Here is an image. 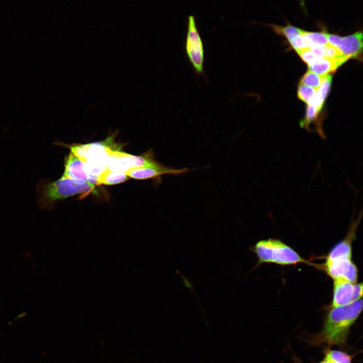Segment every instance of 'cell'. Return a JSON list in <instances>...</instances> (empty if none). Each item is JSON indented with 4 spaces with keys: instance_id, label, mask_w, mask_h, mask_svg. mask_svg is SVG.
I'll return each instance as SVG.
<instances>
[{
    "instance_id": "obj_1",
    "label": "cell",
    "mask_w": 363,
    "mask_h": 363,
    "mask_svg": "<svg viewBox=\"0 0 363 363\" xmlns=\"http://www.w3.org/2000/svg\"><path fill=\"white\" fill-rule=\"evenodd\" d=\"M362 304L361 298L344 306L332 307L319 335L320 340L330 345L344 343L351 326L362 311Z\"/></svg>"
},
{
    "instance_id": "obj_2",
    "label": "cell",
    "mask_w": 363,
    "mask_h": 363,
    "mask_svg": "<svg viewBox=\"0 0 363 363\" xmlns=\"http://www.w3.org/2000/svg\"><path fill=\"white\" fill-rule=\"evenodd\" d=\"M93 187V184L89 182L77 184L63 176L54 181L42 179L36 185V203L40 209L50 211L58 200L89 192Z\"/></svg>"
},
{
    "instance_id": "obj_3",
    "label": "cell",
    "mask_w": 363,
    "mask_h": 363,
    "mask_svg": "<svg viewBox=\"0 0 363 363\" xmlns=\"http://www.w3.org/2000/svg\"><path fill=\"white\" fill-rule=\"evenodd\" d=\"M258 258L256 267L265 263L281 265L297 263L310 264L302 258L294 249L279 239L269 238L258 241L250 248Z\"/></svg>"
},
{
    "instance_id": "obj_4",
    "label": "cell",
    "mask_w": 363,
    "mask_h": 363,
    "mask_svg": "<svg viewBox=\"0 0 363 363\" xmlns=\"http://www.w3.org/2000/svg\"><path fill=\"white\" fill-rule=\"evenodd\" d=\"M113 134L100 142L67 145L58 141L54 144L69 148L71 152L85 163L88 175L91 177L97 175L98 177L106 168L107 149L113 143Z\"/></svg>"
},
{
    "instance_id": "obj_5",
    "label": "cell",
    "mask_w": 363,
    "mask_h": 363,
    "mask_svg": "<svg viewBox=\"0 0 363 363\" xmlns=\"http://www.w3.org/2000/svg\"><path fill=\"white\" fill-rule=\"evenodd\" d=\"M185 49L186 56L197 76L206 78L204 69V44L197 26L195 17L193 15L188 17Z\"/></svg>"
},
{
    "instance_id": "obj_6",
    "label": "cell",
    "mask_w": 363,
    "mask_h": 363,
    "mask_svg": "<svg viewBox=\"0 0 363 363\" xmlns=\"http://www.w3.org/2000/svg\"><path fill=\"white\" fill-rule=\"evenodd\" d=\"M157 163L149 157L139 156L124 152L107 149L106 167L110 169L125 172L134 168L148 167Z\"/></svg>"
},
{
    "instance_id": "obj_7",
    "label": "cell",
    "mask_w": 363,
    "mask_h": 363,
    "mask_svg": "<svg viewBox=\"0 0 363 363\" xmlns=\"http://www.w3.org/2000/svg\"><path fill=\"white\" fill-rule=\"evenodd\" d=\"M362 283H352L345 280H334L332 307H339L361 298Z\"/></svg>"
},
{
    "instance_id": "obj_8",
    "label": "cell",
    "mask_w": 363,
    "mask_h": 363,
    "mask_svg": "<svg viewBox=\"0 0 363 363\" xmlns=\"http://www.w3.org/2000/svg\"><path fill=\"white\" fill-rule=\"evenodd\" d=\"M325 269L333 280L341 279L352 283H356L358 270L351 258H339L326 261Z\"/></svg>"
},
{
    "instance_id": "obj_9",
    "label": "cell",
    "mask_w": 363,
    "mask_h": 363,
    "mask_svg": "<svg viewBox=\"0 0 363 363\" xmlns=\"http://www.w3.org/2000/svg\"><path fill=\"white\" fill-rule=\"evenodd\" d=\"M188 168L175 169L165 166L159 163L148 166L134 168L129 169L125 173L129 176L135 179H146L159 177L164 174L180 175L186 173Z\"/></svg>"
},
{
    "instance_id": "obj_10",
    "label": "cell",
    "mask_w": 363,
    "mask_h": 363,
    "mask_svg": "<svg viewBox=\"0 0 363 363\" xmlns=\"http://www.w3.org/2000/svg\"><path fill=\"white\" fill-rule=\"evenodd\" d=\"M64 172L62 176L68 178L77 184L88 182V176L85 169V163L72 152L65 158Z\"/></svg>"
},
{
    "instance_id": "obj_11",
    "label": "cell",
    "mask_w": 363,
    "mask_h": 363,
    "mask_svg": "<svg viewBox=\"0 0 363 363\" xmlns=\"http://www.w3.org/2000/svg\"><path fill=\"white\" fill-rule=\"evenodd\" d=\"M336 47L348 59L358 57L362 50V31H357L346 36H341Z\"/></svg>"
},
{
    "instance_id": "obj_12",
    "label": "cell",
    "mask_w": 363,
    "mask_h": 363,
    "mask_svg": "<svg viewBox=\"0 0 363 363\" xmlns=\"http://www.w3.org/2000/svg\"><path fill=\"white\" fill-rule=\"evenodd\" d=\"M346 60L344 58L319 57L314 63L308 65L309 70L320 75L326 76L334 71Z\"/></svg>"
},
{
    "instance_id": "obj_13",
    "label": "cell",
    "mask_w": 363,
    "mask_h": 363,
    "mask_svg": "<svg viewBox=\"0 0 363 363\" xmlns=\"http://www.w3.org/2000/svg\"><path fill=\"white\" fill-rule=\"evenodd\" d=\"M128 176L123 171L106 168L98 176V184L112 185L123 183L128 179Z\"/></svg>"
},
{
    "instance_id": "obj_14",
    "label": "cell",
    "mask_w": 363,
    "mask_h": 363,
    "mask_svg": "<svg viewBox=\"0 0 363 363\" xmlns=\"http://www.w3.org/2000/svg\"><path fill=\"white\" fill-rule=\"evenodd\" d=\"M332 82V76L327 75L317 89L315 100L313 105L319 112L323 105L326 97L329 92Z\"/></svg>"
},
{
    "instance_id": "obj_15",
    "label": "cell",
    "mask_w": 363,
    "mask_h": 363,
    "mask_svg": "<svg viewBox=\"0 0 363 363\" xmlns=\"http://www.w3.org/2000/svg\"><path fill=\"white\" fill-rule=\"evenodd\" d=\"M326 76L320 75L308 70L301 78L300 84L312 87L317 90Z\"/></svg>"
},
{
    "instance_id": "obj_16",
    "label": "cell",
    "mask_w": 363,
    "mask_h": 363,
    "mask_svg": "<svg viewBox=\"0 0 363 363\" xmlns=\"http://www.w3.org/2000/svg\"><path fill=\"white\" fill-rule=\"evenodd\" d=\"M302 34L312 44L325 46L329 44L326 31L310 32L303 30Z\"/></svg>"
},
{
    "instance_id": "obj_17",
    "label": "cell",
    "mask_w": 363,
    "mask_h": 363,
    "mask_svg": "<svg viewBox=\"0 0 363 363\" xmlns=\"http://www.w3.org/2000/svg\"><path fill=\"white\" fill-rule=\"evenodd\" d=\"M325 359L332 363H351V356L339 350H328Z\"/></svg>"
},
{
    "instance_id": "obj_18",
    "label": "cell",
    "mask_w": 363,
    "mask_h": 363,
    "mask_svg": "<svg viewBox=\"0 0 363 363\" xmlns=\"http://www.w3.org/2000/svg\"><path fill=\"white\" fill-rule=\"evenodd\" d=\"M317 92V90L312 87L299 84L297 95L300 100L308 104L316 96Z\"/></svg>"
},
{
    "instance_id": "obj_19",
    "label": "cell",
    "mask_w": 363,
    "mask_h": 363,
    "mask_svg": "<svg viewBox=\"0 0 363 363\" xmlns=\"http://www.w3.org/2000/svg\"><path fill=\"white\" fill-rule=\"evenodd\" d=\"M319 112L316 108L309 105H308L306 110V114L305 118L300 122V125L301 127L305 128L309 130L310 126L312 122L316 120Z\"/></svg>"
},
{
    "instance_id": "obj_20",
    "label": "cell",
    "mask_w": 363,
    "mask_h": 363,
    "mask_svg": "<svg viewBox=\"0 0 363 363\" xmlns=\"http://www.w3.org/2000/svg\"><path fill=\"white\" fill-rule=\"evenodd\" d=\"M296 52L301 59L308 65L312 64L319 58L311 51L309 48L299 49Z\"/></svg>"
},
{
    "instance_id": "obj_21",
    "label": "cell",
    "mask_w": 363,
    "mask_h": 363,
    "mask_svg": "<svg viewBox=\"0 0 363 363\" xmlns=\"http://www.w3.org/2000/svg\"><path fill=\"white\" fill-rule=\"evenodd\" d=\"M320 363H332V362H331V361H330L328 360L324 359V360L323 361H322V362H321Z\"/></svg>"
}]
</instances>
